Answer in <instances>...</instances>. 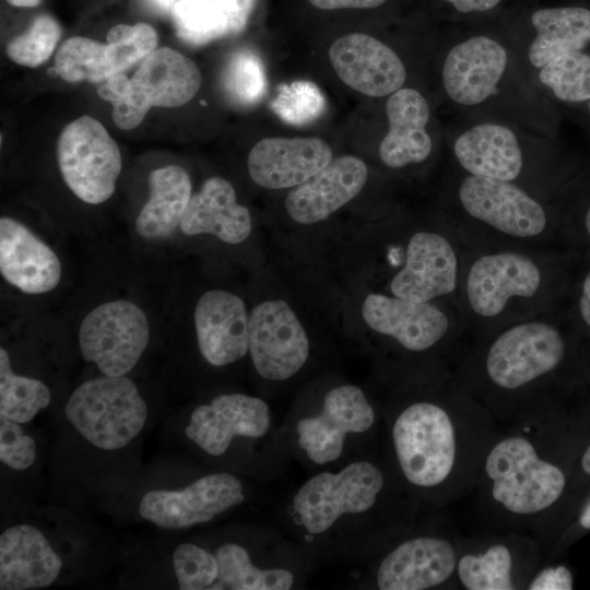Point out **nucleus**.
Segmentation results:
<instances>
[{
  "instance_id": "nucleus-35",
  "label": "nucleus",
  "mask_w": 590,
  "mask_h": 590,
  "mask_svg": "<svg viewBox=\"0 0 590 590\" xmlns=\"http://www.w3.org/2000/svg\"><path fill=\"white\" fill-rule=\"evenodd\" d=\"M172 16L178 37L192 45L228 34L227 19L214 0H179Z\"/></svg>"
},
{
  "instance_id": "nucleus-32",
  "label": "nucleus",
  "mask_w": 590,
  "mask_h": 590,
  "mask_svg": "<svg viewBox=\"0 0 590 590\" xmlns=\"http://www.w3.org/2000/svg\"><path fill=\"white\" fill-rule=\"evenodd\" d=\"M547 97L565 103L590 101V55L585 50L562 55L542 67L531 79Z\"/></svg>"
},
{
  "instance_id": "nucleus-37",
  "label": "nucleus",
  "mask_w": 590,
  "mask_h": 590,
  "mask_svg": "<svg viewBox=\"0 0 590 590\" xmlns=\"http://www.w3.org/2000/svg\"><path fill=\"white\" fill-rule=\"evenodd\" d=\"M223 84L229 97L238 104L259 102L268 84L261 59L247 49L236 51L225 68Z\"/></svg>"
},
{
  "instance_id": "nucleus-45",
  "label": "nucleus",
  "mask_w": 590,
  "mask_h": 590,
  "mask_svg": "<svg viewBox=\"0 0 590 590\" xmlns=\"http://www.w3.org/2000/svg\"><path fill=\"white\" fill-rule=\"evenodd\" d=\"M224 12L228 34H236L244 30L253 7L255 0H214Z\"/></svg>"
},
{
  "instance_id": "nucleus-2",
  "label": "nucleus",
  "mask_w": 590,
  "mask_h": 590,
  "mask_svg": "<svg viewBox=\"0 0 590 590\" xmlns=\"http://www.w3.org/2000/svg\"><path fill=\"white\" fill-rule=\"evenodd\" d=\"M489 416L453 375L440 379L435 397L411 402L392 423V446L403 477L417 489L452 498L476 483L495 437Z\"/></svg>"
},
{
  "instance_id": "nucleus-25",
  "label": "nucleus",
  "mask_w": 590,
  "mask_h": 590,
  "mask_svg": "<svg viewBox=\"0 0 590 590\" xmlns=\"http://www.w3.org/2000/svg\"><path fill=\"white\" fill-rule=\"evenodd\" d=\"M332 160L330 146L319 138H264L248 155L251 179L268 189L298 186Z\"/></svg>"
},
{
  "instance_id": "nucleus-44",
  "label": "nucleus",
  "mask_w": 590,
  "mask_h": 590,
  "mask_svg": "<svg viewBox=\"0 0 590 590\" xmlns=\"http://www.w3.org/2000/svg\"><path fill=\"white\" fill-rule=\"evenodd\" d=\"M575 586L569 567L562 564L548 565L536 569L526 589L528 590H570Z\"/></svg>"
},
{
  "instance_id": "nucleus-22",
  "label": "nucleus",
  "mask_w": 590,
  "mask_h": 590,
  "mask_svg": "<svg viewBox=\"0 0 590 590\" xmlns=\"http://www.w3.org/2000/svg\"><path fill=\"white\" fill-rule=\"evenodd\" d=\"M388 130L378 148L385 166L399 170L427 162L435 153L436 142L428 131L432 108L418 90L404 86L387 96Z\"/></svg>"
},
{
  "instance_id": "nucleus-49",
  "label": "nucleus",
  "mask_w": 590,
  "mask_h": 590,
  "mask_svg": "<svg viewBox=\"0 0 590 590\" xmlns=\"http://www.w3.org/2000/svg\"><path fill=\"white\" fill-rule=\"evenodd\" d=\"M153 7H155L156 9L161 10V11H164V12H168V11H172L174 5L179 1V0H149Z\"/></svg>"
},
{
  "instance_id": "nucleus-48",
  "label": "nucleus",
  "mask_w": 590,
  "mask_h": 590,
  "mask_svg": "<svg viewBox=\"0 0 590 590\" xmlns=\"http://www.w3.org/2000/svg\"><path fill=\"white\" fill-rule=\"evenodd\" d=\"M577 310L582 323L590 331V270L586 273L581 283Z\"/></svg>"
},
{
  "instance_id": "nucleus-24",
  "label": "nucleus",
  "mask_w": 590,
  "mask_h": 590,
  "mask_svg": "<svg viewBox=\"0 0 590 590\" xmlns=\"http://www.w3.org/2000/svg\"><path fill=\"white\" fill-rule=\"evenodd\" d=\"M367 177V166L361 158L351 155L332 158L287 194L286 211L299 224L326 220L362 191Z\"/></svg>"
},
{
  "instance_id": "nucleus-42",
  "label": "nucleus",
  "mask_w": 590,
  "mask_h": 590,
  "mask_svg": "<svg viewBox=\"0 0 590 590\" xmlns=\"http://www.w3.org/2000/svg\"><path fill=\"white\" fill-rule=\"evenodd\" d=\"M590 492V430L587 434L574 463L568 493L564 506L554 522L557 531L576 505Z\"/></svg>"
},
{
  "instance_id": "nucleus-31",
  "label": "nucleus",
  "mask_w": 590,
  "mask_h": 590,
  "mask_svg": "<svg viewBox=\"0 0 590 590\" xmlns=\"http://www.w3.org/2000/svg\"><path fill=\"white\" fill-rule=\"evenodd\" d=\"M215 556L219 575L211 590H287L294 583L293 574L286 569L256 567L247 551L238 544L220 546Z\"/></svg>"
},
{
  "instance_id": "nucleus-13",
  "label": "nucleus",
  "mask_w": 590,
  "mask_h": 590,
  "mask_svg": "<svg viewBox=\"0 0 590 590\" xmlns=\"http://www.w3.org/2000/svg\"><path fill=\"white\" fill-rule=\"evenodd\" d=\"M384 487V473L371 462L357 461L309 479L294 496L293 508L310 534H320L343 515L371 509Z\"/></svg>"
},
{
  "instance_id": "nucleus-38",
  "label": "nucleus",
  "mask_w": 590,
  "mask_h": 590,
  "mask_svg": "<svg viewBox=\"0 0 590 590\" xmlns=\"http://www.w3.org/2000/svg\"><path fill=\"white\" fill-rule=\"evenodd\" d=\"M271 108L284 122L302 126L321 116L326 98L314 82L295 81L278 86Z\"/></svg>"
},
{
  "instance_id": "nucleus-6",
  "label": "nucleus",
  "mask_w": 590,
  "mask_h": 590,
  "mask_svg": "<svg viewBox=\"0 0 590 590\" xmlns=\"http://www.w3.org/2000/svg\"><path fill=\"white\" fill-rule=\"evenodd\" d=\"M438 212L467 249H552V204L509 181L451 165Z\"/></svg>"
},
{
  "instance_id": "nucleus-10",
  "label": "nucleus",
  "mask_w": 590,
  "mask_h": 590,
  "mask_svg": "<svg viewBox=\"0 0 590 590\" xmlns=\"http://www.w3.org/2000/svg\"><path fill=\"white\" fill-rule=\"evenodd\" d=\"M465 247L437 211L428 227L412 232L388 284L392 296L415 302L458 305Z\"/></svg>"
},
{
  "instance_id": "nucleus-4",
  "label": "nucleus",
  "mask_w": 590,
  "mask_h": 590,
  "mask_svg": "<svg viewBox=\"0 0 590 590\" xmlns=\"http://www.w3.org/2000/svg\"><path fill=\"white\" fill-rule=\"evenodd\" d=\"M438 81L458 117L492 116L550 135L546 96L526 74L510 36L471 32L441 48Z\"/></svg>"
},
{
  "instance_id": "nucleus-1",
  "label": "nucleus",
  "mask_w": 590,
  "mask_h": 590,
  "mask_svg": "<svg viewBox=\"0 0 590 590\" xmlns=\"http://www.w3.org/2000/svg\"><path fill=\"white\" fill-rule=\"evenodd\" d=\"M483 457L477 484L491 511L516 523L554 524L568 493L574 463L590 430V410L570 412L559 398L514 417Z\"/></svg>"
},
{
  "instance_id": "nucleus-52",
  "label": "nucleus",
  "mask_w": 590,
  "mask_h": 590,
  "mask_svg": "<svg viewBox=\"0 0 590 590\" xmlns=\"http://www.w3.org/2000/svg\"><path fill=\"white\" fill-rule=\"evenodd\" d=\"M588 110L590 113V101H588Z\"/></svg>"
},
{
  "instance_id": "nucleus-9",
  "label": "nucleus",
  "mask_w": 590,
  "mask_h": 590,
  "mask_svg": "<svg viewBox=\"0 0 590 590\" xmlns=\"http://www.w3.org/2000/svg\"><path fill=\"white\" fill-rule=\"evenodd\" d=\"M201 85L197 64L169 47L156 48L128 79L116 73L97 92L113 105V120L122 130L138 127L152 107H179L194 97Z\"/></svg>"
},
{
  "instance_id": "nucleus-17",
  "label": "nucleus",
  "mask_w": 590,
  "mask_h": 590,
  "mask_svg": "<svg viewBox=\"0 0 590 590\" xmlns=\"http://www.w3.org/2000/svg\"><path fill=\"white\" fill-rule=\"evenodd\" d=\"M244 500L241 482L229 473L205 475L179 491L148 492L139 505L142 518L165 529L204 523Z\"/></svg>"
},
{
  "instance_id": "nucleus-14",
  "label": "nucleus",
  "mask_w": 590,
  "mask_h": 590,
  "mask_svg": "<svg viewBox=\"0 0 590 590\" xmlns=\"http://www.w3.org/2000/svg\"><path fill=\"white\" fill-rule=\"evenodd\" d=\"M150 341L144 311L128 300L102 304L82 320L79 345L82 357L105 376H125L138 363Z\"/></svg>"
},
{
  "instance_id": "nucleus-23",
  "label": "nucleus",
  "mask_w": 590,
  "mask_h": 590,
  "mask_svg": "<svg viewBox=\"0 0 590 590\" xmlns=\"http://www.w3.org/2000/svg\"><path fill=\"white\" fill-rule=\"evenodd\" d=\"M529 22L531 34L511 42L530 80L553 59L585 50L590 44V10L587 8H540L531 12Z\"/></svg>"
},
{
  "instance_id": "nucleus-16",
  "label": "nucleus",
  "mask_w": 590,
  "mask_h": 590,
  "mask_svg": "<svg viewBox=\"0 0 590 590\" xmlns=\"http://www.w3.org/2000/svg\"><path fill=\"white\" fill-rule=\"evenodd\" d=\"M249 352L258 374L269 380L294 376L309 356V340L295 312L281 299L257 305L248 320Z\"/></svg>"
},
{
  "instance_id": "nucleus-46",
  "label": "nucleus",
  "mask_w": 590,
  "mask_h": 590,
  "mask_svg": "<svg viewBox=\"0 0 590 590\" xmlns=\"http://www.w3.org/2000/svg\"><path fill=\"white\" fill-rule=\"evenodd\" d=\"M453 12L468 15L473 13H487L496 9L503 0H444Z\"/></svg>"
},
{
  "instance_id": "nucleus-26",
  "label": "nucleus",
  "mask_w": 590,
  "mask_h": 590,
  "mask_svg": "<svg viewBox=\"0 0 590 590\" xmlns=\"http://www.w3.org/2000/svg\"><path fill=\"white\" fill-rule=\"evenodd\" d=\"M248 316L237 295L211 290L194 308V327L199 350L214 366H224L243 358L249 350Z\"/></svg>"
},
{
  "instance_id": "nucleus-50",
  "label": "nucleus",
  "mask_w": 590,
  "mask_h": 590,
  "mask_svg": "<svg viewBox=\"0 0 590 590\" xmlns=\"http://www.w3.org/2000/svg\"><path fill=\"white\" fill-rule=\"evenodd\" d=\"M10 4L15 7H36L40 0H7Z\"/></svg>"
},
{
  "instance_id": "nucleus-8",
  "label": "nucleus",
  "mask_w": 590,
  "mask_h": 590,
  "mask_svg": "<svg viewBox=\"0 0 590 590\" xmlns=\"http://www.w3.org/2000/svg\"><path fill=\"white\" fill-rule=\"evenodd\" d=\"M362 317L377 334L412 354H434L453 374L472 335L457 304L415 303L382 293H369Z\"/></svg>"
},
{
  "instance_id": "nucleus-41",
  "label": "nucleus",
  "mask_w": 590,
  "mask_h": 590,
  "mask_svg": "<svg viewBox=\"0 0 590 590\" xmlns=\"http://www.w3.org/2000/svg\"><path fill=\"white\" fill-rule=\"evenodd\" d=\"M36 458L34 439L25 435L17 422L0 417V460L14 470L30 468Z\"/></svg>"
},
{
  "instance_id": "nucleus-39",
  "label": "nucleus",
  "mask_w": 590,
  "mask_h": 590,
  "mask_svg": "<svg viewBox=\"0 0 590 590\" xmlns=\"http://www.w3.org/2000/svg\"><path fill=\"white\" fill-rule=\"evenodd\" d=\"M60 34V27L52 17L40 15L26 33L8 44L7 55L17 64L35 68L51 56Z\"/></svg>"
},
{
  "instance_id": "nucleus-29",
  "label": "nucleus",
  "mask_w": 590,
  "mask_h": 590,
  "mask_svg": "<svg viewBox=\"0 0 590 590\" xmlns=\"http://www.w3.org/2000/svg\"><path fill=\"white\" fill-rule=\"evenodd\" d=\"M179 226L185 235L210 234L235 245L249 236L251 216L248 209L237 202L231 182L212 177L191 196Z\"/></svg>"
},
{
  "instance_id": "nucleus-47",
  "label": "nucleus",
  "mask_w": 590,
  "mask_h": 590,
  "mask_svg": "<svg viewBox=\"0 0 590 590\" xmlns=\"http://www.w3.org/2000/svg\"><path fill=\"white\" fill-rule=\"evenodd\" d=\"M308 2L322 10H334L345 8L371 9L377 8L386 0H308Z\"/></svg>"
},
{
  "instance_id": "nucleus-51",
  "label": "nucleus",
  "mask_w": 590,
  "mask_h": 590,
  "mask_svg": "<svg viewBox=\"0 0 590 590\" xmlns=\"http://www.w3.org/2000/svg\"><path fill=\"white\" fill-rule=\"evenodd\" d=\"M583 229H585L586 236L588 237L590 241V203L587 206L583 214Z\"/></svg>"
},
{
  "instance_id": "nucleus-21",
  "label": "nucleus",
  "mask_w": 590,
  "mask_h": 590,
  "mask_svg": "<svg viewBox=\"0 0 590 590\" xmlns=\"http://www.w3.org/2000/svg\"><path fill=\"white\" fill-rule=\"evenodd\" d=\"M269 427L270 412L263 400L244 393H228L198 406L185 432L203 451L221 456L236 436L261 437Z\"/></svg>"
},
{
  "instance_id": "nucleus-11",
  "label": "nucleus",
  "mask_w": 590,
  "mask_h": 590,
  "mask_svg": "<svg viewBox=\"0 0 590 590\" xmlns=\"http://www.w3.org/2000/svg\"><path fill=\"white\" fill-rule=\"evenodd\" d=\"M64 413L92 445L105 450L127 446L144 426L148 409L137 386L125 376H105L80 385Z\"/></svg>"
},
{
  "instance_id": "nucleus-7",
  "label": "nucleus",
  "mask_w": 590,
  "mask_h": 590,
  "mask_svg": "<svg viewBox=\"0 0 590 590\" xmlns=\"http://www.w3.org/2000/svg\"><path fill=\"white\" fill-rule=\"evenodd\" d=\"M451 129V165L505 180L550 202L547 135L492 116H463Z\"/></svg>"
},
{
  "instance_id": "nucleus-43",
  "label": "nucleus",
  "mask_w": 590,
  "mask_h": 590,
  "mask_svg": "<svg viewBox=\"0 0 590 590\" xmlns=\"http://www.w3.org/2000/svg\"><path fill=\"white\" fill-rule=\"evenodd\" d=\"M588 532H590V492L576 505L558 530L554 552L566 550Z\"/></svg>"
},
{
  "instance_id": "nucleus-18",
  "label": "nucleus",
  "mask_w": 590,
  "mask_h": 590,
  "mask_svg": "<svg viewBox=\"0 0 590 590\" xmlns=\"http://www.w3.org/2000/svg\"><path fill=\"white\" fill-rule=\"evenodd\" d=\"M461 542L453 536L420 535L391 550L380 562L376 581L381 590H425L455 579Z\"/></svg>"
},
{
  "instance_id": "nucleus-30",
  "label": "nucleus",
  "mask_w": 590,
  "mask_h": 590,
  "mask_svg": "<svg viewBox=\"0 0 590 590\" xmlns=\"http://www.w3.org/2000/svg\"><path fill=\"white\" fill-rule=\"evenodd\" d=\"M149 186L150 198L135 220V231L143 238H166L180 225L190 201V177L182 167L167 165L150 174Z\"/></svg>"
},
{
  "instance_id": "nucleus-36",
  "label": "nucleus",
  "mask_w": 590,
  "mask_h": 590,
  "mask_svg": "<svg viewBox=\"0 0 590 590\" xmlns=\"http://www.w3.org/2000/svg\"><path fill=\"white\" fill-rule=\"evenodd\" d=\"M155 30L145 23L118 24L107 33V59L110 75L122 73L156 49Z\"/></svg>"
},
{
  "instance_id": "nucleus-3",
  "label": "nucleus",
  "mask_w": 590,
  "mask_h": 590,
  "mask_svg": "<svg viewBox=\"0 0 590 590\" xmlns=\"http://www.w3.org/2000/svg\"><path fill=\"white\" fill-rule=\"evenodd\" d=\"M555 314L472 339L453 378L492 416L515 417L559 396L570 345Z\"/></svg>"
},
{
  "instance_id": "nucleus-19",
  "label": "nucleus",
  "mask_w": 590,
  "mask_h": 590,
  "mask_svg": "<svg viewBox=\"0 0 590 590\" xmlns=\"http://www.w3.org/2000/svg\"><path fill=\"white\" fill-rule=\"evenodd\" d=\"M375 422V411L363 390L342 385L327 392L319 415L298 422V444L318 464L337 460L350 433H364Z\"/></svg>"
},
{
  "instance_id": "nucleus-34",
  "label": "nucleus",
  "mask_w": 590,
  "mask_h": 590,
  "mask_svg": "<svg viewBox=\"0 0 590 590\" xmlns=\"http://www.w3.org/2000/svg\"><path fill=\"white\" fill-rule=\"evenodd\" d=\"M55 71L63 81L103 83L110 76L107 47L87 37H71L58 49Z\"/></svg>"
},
{
  "instance_id": "nucleus-27",
  "label": "nucleus",
  "mask_w": 590,
  "mask_h": 590,
  "mask_svg": "<svg viewBox=\"0 0 590 590\" xmlns=\"http://www.w3.org/2000/svg\"><path fill=\"white\" fill-rule=\"evenodd\" d=\"M0 271L23 293L52 291L61 279V262L54 250L25 225L11 217L0 219Z\"/></svg>"
},
{
  "instance_id": "nucleus-20",
  "label": "nucleus",
  "mask_w": 590,
  "mask_h": 590,
  "mask_svg": "<svg viewBox=\"0 0 590 590\" xmlns=\"http://www.w3.org/2000/svg\"><path fill=\"white\" fill-rule=\"evenodd\" d=\"M329 59L343 83L370 97H387L408 80L406 66L394 49L367 34L338 38L329 48Z\"/></svg>"
},
{
  "instance_id": "nucleus-33",
  "label": "nucleus",
  "mask_w": 590,
  "mask_h": 590,
  "mask_svg": "<svg viewBox=\"0 0 590 590\" xmlns=\"http://www.w3.org/2000/svg\"><path fill=\"white\" fill-rule=\"evenodd\" d=\"M49 403L47 386L37 379L14 374L8 352L1 347L0 415L17 423H27Z\"/></svg>"
},
{
  "instance_id": "nucleus-40",
  "label": "nucleus",
  "mask_w": 590,
  "mask_h": 590,
  "mask_svg": "<svg viewBox=\"0 0 590 590\" xmlns=\"http://www.w3.org/2000/svg\"><path fill=\"white\" fill-rule=\"evenodd\" d=\"M173 565L181 590L211 589L217 579L216 556L193 543H182L176 547Z\"/></svg>"
},
{
  "instance_id": "nucleus-28",
  "label": "nucleus",
  "mask_w": 590,
  "mask_h": 590,
  "mask_svg": "<svg viewBox=\"0 0 590 590\" xmlns=\"http://www.w3.org/2000/svg\"><path fill=\"white\" fill-rule=\"evenodd\" d=\"M62 560L44 533L30 524H16L0 535V589L26 590L50 586Z\"/></svg>"
},
{
  "instance_id": "nucleus-12",
  "label": "nucleus",
  "mask_w": 590,
  "mask_h": 590,
  "mask_svg": "<svg viewBox=\"0 0 590 590\" xmlns=\"http://www.w3.org/2000/svg\"><path fill=\"white\" fill-rule=\"evenodd\" d=\"M58 165L64 182L82 201L108 200L121 170V155L105 127L82 116L64 127L57 143Z\"/></svg>"
},
{
  "instance_id": "nucleus-15",
  "label": "nucleus",
  "mask_w": 590,
  "mask_h": 590,
  "mask_svg": "<svg viewBox=\"0 0 590 590\" xmlns=\"http://www.w3.org/2000/svg\"><path fill=\"white\" fill-rule=\"evenodd\" d=\"M539 558V545L514 533L461 542L455 579L467 590L526 589Z\"/></svg>"
},
{
  "instance_id": "nucleus-5",
  "label": "nucleus",
  "mask_w": 590,
  "mask_h": 590,
  "mask_svg": "<svg viewBox=\"0 0 590 590\" xmlns=\"http://www.w3.org/2000/svg\"><path fill=\"white\" fill-rule=\"evenodd\" d=\"M560 266L553 249H467L458 307L472 339L557 307Z\"/></svg>"
}]
</instances>
